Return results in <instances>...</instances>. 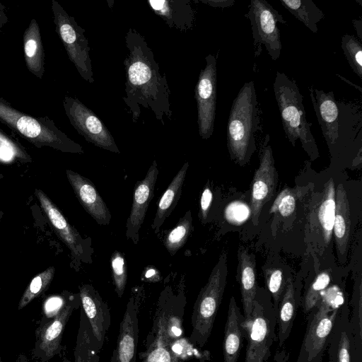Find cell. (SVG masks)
Segmentation results:
<instances>
[{
  "label": "cell",
  "mask_w": 362,
  "mask_h": 362,
  "mask_svg": "<svg viewBox=\"0 0 362 362\" xmlns=\"http://www.w3.org/2000/svg\"><path fill=\"white\" fill-rule=\"evenodd\" d=\"M269 141V136L267 134L262 146L259 165L252 182L250 214L255 226L259 223L264 204L274 196L278 180L272 148L268 144Z\"/></svg>",
  "instance_id": "obj_14"
},
{
  "label": "cell",
  "mask_w": 362,
  "mask_h": 362,
  "mask_svg": "<svg viewBox=\"0 0 362 362\" xmlns=\"http://www.w3.org/2000/svg\"><path fill=\"white\" fill-rule=\"evenodd\" d=\"M246 16L250 21L254 45H264L272 59L277 60L282 49L277 23L286 24L283 16L265 0H251Z\"/></svg>",
  "instance_id": "obj_11"
},
{
  "label": "cell",
  "mask_w": 362,
  "mask_h": 362,
  "mask_svg": "<svg viewBox=\"0 0 362 362\" xmlns=\"http://www.w3.org/2000/svg\"><path fill=\"white\" fill-rule=\"evenodd\" d=\"M199 1L204 4H206L211 6L218 8H226L231 6L235 3L234 0H201Z\"/></svg>",
  "instance_id": "obj_42"
},
{
  "label": "cell",
  "mask_w": 362,
  "mask_h": 362,
  "mask_svg": "<svg viewBox=\"0 0 362 362\" xmlns=\"http://www.w3.org/2000/svg\"><path fill=\"white\" fill-rule=\"evenodd\" d=\"M259 122L255 83L251 81L244 83L234 99L227 124V147L235 163L244 165L250 161L256 150Z\"/></svg>",
  "instance_id": "obj_3"
},
{
  "label": "cell",
  "mask_w": 362,
  "mask_h": 362,
  "mask_svg": "<svg viewBox=\"0 0 362 362\" xmlns=\"http://www.w3.org/2000/svg\"><path fill=\"white\" fill-rule=\"evenodd\" d=\"M290 354L285 349H277L271 362H290Z\"/></svg>",
  "instance_id": "obj_43"
},
{
  "label": "cell",
  "mask_w": 362,
  "mask_h": 362,
  "mask_svg": "<svg viewBox=\"0 0 362 362\" xmlns=\"http://www.w3.org/2000/svg\"><path fill=\"white\" fill-rule=\"evenodd\" d=\"M62 103L71 124L87 141L103 149L120 153L105 124L90 109L71 96L66 95Z\"/></svg>",
  "instance_id": "obj_10"
},
{
  "label": "cell",
  "mask_w": 362,
  "mask_h": 362,
  "mask_svg": "<svg viewBox=\"0 0 362 362\" xmlns=\"http://www.w3.org/2000/svg\"><path fill=\"white\" fill-rule=\"evenodd\" d=\"M99 357L92 342L91 329L83 312H80V322L74 350V362H98Z\"/></svg>",
  "instance_id": "obj_32"
},
{
  "label": "cell",
  "mask_w": 362,
  "mask_h": 362,
  "mask_svg": "<svg viewBox=\"0 0 362 362\" xmlns=\"http://www.w3.org/2000/svg\"><path fill=\"white\" fill-rule=\"evenodd\" d=\"M80 303L79 295H70L53 317L41 322L36 331L37 340L33 349V356L40 362H47L60 353L66 325Z\"/></svg>",
  "instance_id": "obj_12"
},
{
  "label": "cell",
  "mask_w": 362,
  "mask_h": 362,
  "mask_svg": "<svg viewBox=\"0 0 362 362\" xmlns=\"http://www.w3.org/2000/svg\"><path fill=\"white\" fill-rule=\"evenodd\" d=\"M311 102L332 158L362 151V111L354 103L336 100L334 92L309 87Z\"/></svg>",
  "instance_id": "obj_2"
},
{
  "label": "cell",
  "mask_w": 362,
  "mask_h": 362,
  "mask_svg": "<svg viewBox=\"0 0 362 362\" xmlns=\"http://www.w3.org/2000/svg\"><path fill=\"white\" fill-rule=\"evenodd\" d=\"M330 362H356L348 296L339 308L328 345Z\"/></svg>",
  "instance_id": "obj_18"
},
{
  "label": "cell",
  "mask_w": 362,
  "mask_h": 362,
  "mask_svg": "<svg viewBox=\"0 0 362 362\" xmlns=\"http://www.w3.org/2000/svg\"><path fill=\"white\" fill-rule=\"evenodd\" d=\"M3 177V175L0 173V179Z\"/></svg>",
  "instance_id": "obj_50"
},
{
  "label": "cell",
  "mask_w": 362,
  "mask_h": 362,
  "mask_svg": "<svg viewBox=\"0 0 362 362\" xmlns=\"http://www.w3.org/2000/svg\"><path fill=\"white\" fill-rule=\"evenodd\" d=\"M24 59L28 71L41 79L45 74V52L40 26L32 18L23 35Z\"/></svg>",
  "instance_id": "obj_28"
},
{
  "label": "cell",
  "mask_w": 362,
  "mask_h": 362,
  "mask_svg": "<svg viewBox=\"0 0 362 362\" xmlns=\"http://www.w3.org/2000/svg\"><path fill=\"white\" fill-rule=\"evenodd\" d=\"M283 128L293 147L300 140L301 146L312 160L319 156L318 148L306 118L303 95L294 80L277 71L273 84Z\"/></svg>",
  "instance_id": "obj_5"
},
{
  "label": "cell",
  "mask_w": 362,
  "mask_h": 362,
  "mask_svg": "<svg viewBox=\"0 0 362 362\" xmlns=\"http://www.w3.org/2000/svg\"><path fill=\"white\" fill-rule=\"evenodd\" d=\"M191 211H187L177 224L164 236L163 244L171 255L184 246L192 230Z\"/></svg>",
  "instance_id": "obj_34"
},
{
  "label": "cell",
  "mask_w": 362,
  "mask_h": 362,
  "mask_svg": "<svg viewBox=\"0 0 362 362\" xmlns=\"http://www.w3.org/2000/svg\"><path fill=\"white\" fill-rule=\"evenodd\" d=\"M125 43L128 54L124 61L126 83L122 99L128 112L136 122L141 107L148 109L164 124V117L171 120L173 116L166 75L161 72L145 38L136 30L129 29Z\"/></svg>",
  "instance_id": "obj_1"
},
{
  "label": "cell",
  "mask_w": 362,
  "mask_h": 362,
  "mask_svg": "<svg viewBox=\"0 0 362 362\" xmlns=\"http://www.w3.org/2000/svg\"><path fill=\"white\" fill-rule=\"evenodd\" d=\"M6 9V6L0 2V11H4Z\"/></svg>",
  "instance_id": "obj_48"
},
{
  "label": "cell",
  "mask_w": 362,
  "mask_h": 362,
  "mask_svg": "<svg viewBox=\"0 0 362 362\" xmlns=\"http://www.w3.org/2000/svg\"><path fill=\"white\" fill-rule=\"evenodd\" d=\"M352 308L350 322L354 338L356 360L362 362V281L359 274L354 282L351 300Z\"/></svg>",
  "instance_id": "obj_31"
},
{
  "label": "cell",
  "mask_w": 362,
  "mask_h": 362,
  "mask_svg": "<svg viewBox=\"0 0 362 362\" xmlns=\"http://www.w3.org/2000/svg\"><path fill=\"white\" fill-rule=\"evenodd\" d=\"M238 259L236 279L240 286L243 316L246 319L251 314L258 288L256 278V261L255 255L243 246L239 247Z\"/></svg>",
  "instance_id": "obj_23"
},
{
  "label": "cell",
  "mask_w": 362,
  "mask_h": 362,
  "mask_svg": "<svg viewBox=\"0 0 362 362\" xmlns=\"http://www.w3.org/2000/svg\"><path fill=\"white\" fill-rule=\"evenodd\" d=\"M35 194L41 208L59 238L72 252L74 257L88 262L90 247L78 231L67 221L59 208L41 189H35Z\"/></svg>",
  "instance_id": "obj_16"
},
{
  "label": "cell",
  "mask_w": 362,
  "mask_h": 362,
  "mask_svg": "<svg viewBox=\"0 0 362 362\" xmlns=\"http://www.w3.org/2000/svg\"><path fill=\"white\" fill-rule=\"evenodd\" d=\"M244 319L243 314L238 306L235 298L231 296L224 327L223 341L224 362H238L245 339L244 329L242 326Z\"/></svg>",
  "instance_id": "obj_25"
},
{
  "label": "cell",
  "mask_w": 362,
  "mask_h": 362,
  "mask_svg": "<svg viewBox=\"0 0 362 362\" xmlns=\"http://www.w3.org/2000/svg\"><path fill=\"white\" fill-rule=\"evenodd\" d=\"M318 198L319 200L311 213V229H313L327 245L332 238L334 220L335 187L332 179L326 182Z\"/></svg>",
  "instance_id": "obj_22"
},
{
  "label": "cell",
  "mask_w": 362,
  "mask_h": 362,
  "mask_svg": "<svg viewBox=\"0 0 362 362\" xmlns=\"http://www.w3.org/2000/svg\"><path fill=\"white\" fill-rule=\"evenodd\" d=\"M353 23H354V25L355 27V29L357 31V33H358V35L359 37V38L361 40L362 39V35H361V33H362V22H361V20H353Z\"/></svg>",
  "instance_id": "obj_44"
},
{
  "label": "cell",
  "mask_w": 362,
  "mask_h": 362,
  "mask_svg": "<svg viewBox=\"0 0 362 362\" xmlns=\"http://www.w3.org/2000/svg\"><path fill=\"white\" fill-rule=\"evenodd\" d=\"M66 174L76 197L86 211L99 225H108L111 221L110 211L93 183L71 170H66Z\"/></svg>",
  "instance_id": "obj_21"
},
{
  "label": "cell",
  "mask_w": 362,
  "mask_h": 362,
  "mask_svg": "<svg viewBox=\"0 0 362 362\" xmlns=\"http://www.w3.org/2000/svg\"><path fill=\"white\" fill-rule=\"evenodd\" d=\"M338 77L341 78L343 81L347 82L348 83L351 84L352 86H354V88H358L359 90V91L361 93H362V90H361V88L358 86H355V84H354L353 83H351V81H349L346 78L342 77L340 75H338V74H336Z\"/></svg>",
  "instance_id": "obj_47"
},
{
  "label": "cell",
  "mask_w": 362,
  "mask_h": 362,
  "mask_svg": "<svg viewBox=\"0 0 362 362\" xmlns=\"http://www.w3.org/2000/svg\"><path fill=\"white\" fill-rule=\"evenodd\" d=\"M79 298L90 326L93 346L96 354L102 349L111 324L110 309L90 284L79 286Z\"/></svg>",
  "instance_id": "obj_17"
},
{
  "label": "cell",
  "mask_w": 362,
  "mask_h": 362,
  "mask_svg": "<svg viewBox=\"0 0 362 362\" xmlns=\"http://www.w3.org/2000/svg\"><path fill=\"white\" fill-rule=\"evenodd\" d=\"M176 342L167 330L165 302L160 293L153 325L146 339L145 350L139 354L141 362H180L174 349Z\"/></svg>",
  "instance_id": "obj_15"
},
{
  "label": "cell",
  "mask_w": 362,
  "mask_h": 362,
  "mask_svg": "<svg viewBox=\"0 0 362 362\" xmlns=\"http://www.w3.org/2000/svg\"><path fill=\"white\" fill-rule=\"evenodd\" d=\"M0 158L3 160L17 158L25 162L31 160L20 144L13 140L1 129H0Z\"/></svg>",
  "instance_id": "obj_40"
},
{
  "label": "cell",
  "mask_w": 362,
  "mask_h": 362,
  "mask_svg": "<svg viewBox=\"0 0 362 362\" xmlns=\"http://www.w3.org/2000/svg\"><path fill=\"white\" fill-rule=\"evenodd\" d=\"M139 305L132 296L119 324L117 344L110 362H135L139 341Z\"/></svg>",
  "instance_id": "obj_20"
},
{
  "label": "cell",
  "mask_w": 362,
  "mask_h": 362,
  "mask_svg": "<svg viewBox=\"0 0 362 362\" xmlns=\"http://www.w3.org/2000/svg\"><path fill=\"white\" fill-rule=\"evenodd\" d=\"M206 65L200 71L195 87L194 98L197 105V123L199 136L208 139L214 129L216 107L217 69L213 54L205 57Z\"/></svg>",
  "instance_id": "obj_13"
},
{
  "label": "cell",
  "mask_w": 362,
  "mask_h": 362,
  "mask_svg": "<svg viewBox=\"0 0 362 362\" xmlns=\"http://www.w3.org/2000/svg\"><path fill=\"white\" fill-rule=\"evenodd\" d=\"M0 362H1V357H0Z\"/></svg>",
  "instance_id": "obj_51"
},
{
  "label": "cell",
  "mask_w": 362,
  "mask_h": 362,
  "mask_svg": "<svg viewBox=\"0 0 362 362\" xmlns=\"http://www.w3.org/2000/svg\"><path fill=\"white\" fill-rule=\"evenodd\" d=\"M282 6L314 33L318 31L317 23L325 16L312 0H279Z\"/></svg>",
  "instance_id": "obj_30"
},
{
  "label": "cell",
  "mask_w": 362,
  "mask_h": 362,
  "mask_svg": "<svg viewBox=\"0 0 362 362\" xmlns=\"http://www.w3.org/2000/svg\"><path fill=\"white\" fill-rule=\"evenodd\" d=\"M213 201V193L209 185H206L200 197L199 214L202 223L208 218L209 209Z\"/></svg>",
  "instance_id": "obj_41"
},
{
  "label": "cell",
  "mask_w": 362,
  "mask_h": 362,
  "mask_svg": "<svg viewBox=\"0 0 362 362\" xmlns=\"http://www.w3.org/2000/svg\"><path fill=\"white\" fill-rule=\"evenodd\" d=\"M8 22V17L5 11H0V28Z\"/></svg>",
  "instance_id": "obj_45"
},
{
  "label": "cell",
  "mask_w": 362,
  "mask_h": 362,
  "mask_svg": "<svg viewBox=\"0 0 362 362\" xmlns=\"http://www.w3.org/2000/svg\"><path fill=\"white\" fill-rule=\"evenodd\" d=\"M54 271V267H49L45 271L37 274L32 279L19 300L18 305V310L24 308L49 288L53 279Z\"/></svg>",
  "instance_id": "obj_36"
},
{
  "label": "cell",
  "mask_w": 362,
  "mask_h": 362,
  "mask_svg": "<svg viewBox=\"0 0 362 362\" xmlns=\"http://www.w3.org/2000/svg\"><path fill=\"white\" fill-rule=\"evenodd\" d=\"M147 2L170 28L181 31L192 28L195 13L189 0H148Z\"/></svg>",
  "instance_id": "obj_24"
},
{
  "label": "cell",
  "mask_w": 362,
  "mask_h": 362,
  "mask_svg": "<svg viewBox=\"0 0 362 362\" xmlns=\"http://www.w3.org/2000/svg\"><path fill=\"white\" fill-rule=\"evenodd\" d=\"M307 191L305 187L284 189L277 195L269 212L277 213L283 217L290 216L296 210L297 202Z\"/></svg>",
  "instance_id": "obj_35"
},
{
  "label": "cell",
  "mask_w": 362,
  "mask_h": 362,
  "mask_svg": "<svg viewBox=\"0 0 362 362\" xmlns=\"http://www.w3.org/2000/svg\"><path fill=\"white\" fill-rule=\"evenodd\" d=\"M112 279L117 296H123L127 282V267L122 254L115 251L111 257Z\"/></svg>",
  "instance_id": "obj_39"
},
{
  "label": "cell",
  "mask_w": 362,
  "mask_h": 362,
  "mask_svg": "<svg viewBox=\"0 0 362 362\" xmlns=\"http://www.w3.org/2000/svg\"><path fill=\"white\" fill-rule=\"evenodd\" d=\"M333 229L339 258L346 259L351 238V213L346 192L341 184L335 189Z\"/></svg>",
  "instance_id": "obj_26"
},
{
  "label": "cell",
  "mask_w": 362,
  "mask_h": 362,
  "mask_svg": "<svg viewBox=\"0 0 362 362\" xmlns=\"http://www.w3.org/2000/svg\"><path fill=\"white\" fill-rule=\"evenodd\" d=\"M341 48L355 74L362 80V46L354 35L346 34L341 39Z\"/></svg>",
  "instance_id": "obj_37"
},
{
  "label": "cell",
  "mask_w": 362,
  "mask_h": 362,
  "mask_svg": "<svg viewBox=\"0 0 362 362\" xmlns=\"http://www.w3.org/2000/svg\"><path fill=\"white\" fill-rule=\"evenodd\" d=\"M0 122L37 148L48 146L64 153H83L82 146L68 137L48 117L21 112L0 97Z\"/></svg>",
  "instance_id": "obj_6"
},
{
  "label": "cell",
  "mask_w": 362,
  "mask_h": 362,
  "mask_svg": "<svg viewBox=\"0 0 362 362\" xmlns=\"http://www.w3.org/2000/svg\"><path fill=\"white\" fill-rule=\"evenodd\" d=\"M331 274L328 270L319 272L306 286L301 298L300 306L307 315L316 305L325 291L331 285Z\"/></svg>",
  "instance_id": "obj_33"
},
{
  "label": "cell",
  "mask_w": 362,
  "mask_h": 362,
  "mask_svg": "<svg viewBox=\"0 0 362 362\" xmlns=\"http://www.w3.org/2000/svg\"><path fill=\"white\" fill-rule=\"evenodd\" d=\"M62 362H71L69 359L64 358Z\"/></svg>",
  "instance_id": "obj_49"
},
{
  "label": "cell",
  "mask_w": 362,
  "mask_h": 362,
  "mask_svg": "<svg viewBox=\"0 0 362 362\" xmlns=\"http://www.w3.org/2000/svg\"><path fill=\"white\" fill-rule=\"evenodd\" d=\"M300 296L293 281L288 278L285 290L277 309L276 322L278 325L277 342L279 348L283 347L288 338L300 305Z\"/></svg>",
  "instance_id": "obj_27"
},
{
  "label": "cell",
  "mask_w": 362,
  "mask_h": 362,
  "mask_svg": "<svg viewBox=\"0 0 362 362\" xmlns=\"http://www.w3.org/2000/svg\"><path fill=\"white\" fill-rule=\"evenodd\" d=\"M158 175L157 163L153 160L145 177L142 180L137 181L134 187L132 206L127 221L126 236L135 245L139 242V233L148 205L153 197Z\"/></svg>",
  "instance_id": "obj_19"
},
{
  "label": "cell",
  "mask_w": 362,
  "mask_h": 362,
  "mask_svg": "<svg viewBox=\"0 0 362 362\" xmlns=\"http://www.w3.org/2000/svg\"><path fill=\"white\" fill-rule=\"evenodd\" d=\"M264 273L267 291L272 297L274 308L277 312L288 278L285 277L283 272L279 268H269Z\"/></svg>",
  "instance_id": "obj_38"
},
{
  "label": "cell",
  "mask_w": 362,
  "mask_h": 362,
  "mask_svg": "<svg viewBox=\"0 0 362 362\" xmlns=\"http://www.w3.org/2000/svg\"><path fill=\"white\" fill-rule=\"evenodd\" d=\"M276 317L269 293L257 288L251 314L242 323L247 340L245 362H267L271 347L277 341Z\"/></svg>",
  "instance_id": "obj_7"
},
{
  "label": "cell",
  "mask_w": 362,
  "mask_h": 362,
  "mask_svg": "<svg viewBox=\"0 0 362 362\" xmlns=\"http://www.w3.org/2000/svg\"><path fill=\"white\" fill-rule=\"evenodd\" d=\"M51 9L56 32L66 49L69 60L86 81L89 83H94L89 54L90 47L88 39L85 36V30L56 0H52Z\"/></svg>",
  "instance_id": "obj_9"
},
{
  "label": "cell",
  "mask_w": 362,
  "mask_h": 362,
  "mask_svg": "<svg viewBox=\"0 0 362 362\" xmlns=\"http://www.w3.org/2000/svg\"><path fill=\"white\" fill-rule=\"evenodd\" d=\"M155 275H156V270L153 269H148L146 270V272H145V276L147 278V279H151V277L153 276V279L155 280Z\"/></svg>",
  "instance_id": "obj_46"
},
{
  "label": "cell",
  "mask_w": 362,
  "mask_h": 362,
  "mask_svg": "<svg viewBox=\"0 0 362 362\" xmlns=\"http://www.w3.org/2000/svg\"><path fill=\"white\" fill-rule=\"evenodd\" d=\"M188 167V162L184 163L160 199L155 218L151 225L155 233L159 232L160 226L178 203Z\"/></svg>",
  "instance_id": "obj_29"
},
{
  "label": "cell",
  "mask_w": 362,
  "mask_h": 362,
  "mask_svg": "<svg viewBox=\"0 0 362 362\" xmlns=\"http://www.w3.org/2000/svg\"><path fill=\"white\" fill-rule=\"evenodd\" d=\"M227 274V253L223 252L193 307L189 341L194 346L202 348L211 335L226 288Z\"/></svg>",
  "instance_id": "obj_8"
},
{
  "label": "cell",
  "mask_w": 362,
  "mask_h": 362,
  "mask_svg": "<svg viewBox=\"0 0 362 362\" xmlns=\"http://www.w3.org/2000/svg\"><path fill=\"white\" fill-rule=\"evenodd\" d=\"M344 293L331 284L306 315V329L296 362H322Z\"/></svg>",
  "instance_id": "obj_4"
}]
</instances>
